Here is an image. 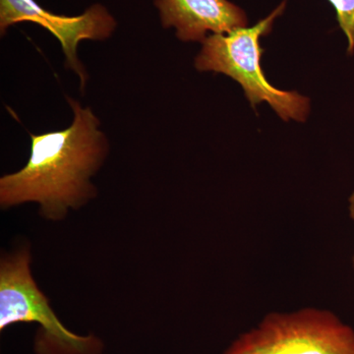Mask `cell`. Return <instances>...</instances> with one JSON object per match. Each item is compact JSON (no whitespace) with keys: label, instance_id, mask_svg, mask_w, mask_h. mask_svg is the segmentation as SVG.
<instances>
[{"label":"cell","instance_id":"cell-5","mask_svg":"<svg viewBox=\"0 0 354 354\" xmlns=\"http://www.w3.org/2000/svg\"><path fill=\"white\" fill-rule=\"evenodd\" d=\"M21 22L36 23L59 41L68 68L76 72L85 87L87 74L77 57L78 44L84 39L102 41L109 38L116 22L106 8L95 4L79 16L57 15L46 11L35 0H0V31Z\"/></svg>","mask_w":354,"mask_h":354},{"label":"cell","instance_id":"cell-7","mask_svg":"<svg viewBox=\"0 0 354 354\" xmlns=\"http://www.w3.org/2000/svg\"><path fill=\"white\" fill-rule=\"evenodd\" d=\"M337 12V20L348 39V53L354 51V0H329Z\"/></svg>","mask_w":354,"mask_h":354},{"label":"cell","instance_id":"cell-4","mask_svg":"<svg viewBox=\"0 0 354 354\" xmlns=\"http://www.w3.org/2000/svg\"><path fill=\"white\" fill-rule=\"evenodd\" d=\"M223 354H354V329L329 310L272 312Z\"/></svg>","mask_w":354,"mask_h":354},{"label":"cell","instance_id":"cell-8","mask_svg":"<svg viewBox=\"0 0 354 354\" xmlns=\"http://www.w3.org/2000/svg\"><path fill=\"white\" fill-rule=\"evenodd\" d=\"M348 212L349 216H351V220H353L354 223V192L351 195V197L348 198ZM353 267L354 269V254L353 256Z\"/></svg>","mask_w":354,"mask_h":354},{"label":"cell","instance_id":"cell-6","mask_svg":"<svg viewBox=\"0 0 354 354\" xmlns=\"http://www.w3.org/2000/svg\"><path fill=\"white\" fill-rule=\"evenodd\" d=\"M165 28L184 41H203L209 32L225 34L247 26L246 14L228 0H155Z\"/></svg>","mask_w":354,"mask_h":354},{"label":"cell","instance_id":"cell-3","mask_svg":"<svg viewBox=\"0 0 354 354\" xmlns=\"http://www.w3.org/2000/svg\"><path fill=\"white\" fill-rule=\"evenodd\" d=\"M16 323L39 324L35 341L38 354L102 353V342L95 335L74 334L58 320L32 279L27 248L6 256L0 264V330Z\"/></svg>","mask_w":354,"mask_h":354},{"label":"cell","instance_id":"cell-1","mask_svg":"<svg viewBox=\"0 0 354 354\" xmlns=\"http://www.w3.org/2000/svg\"><path fill=\"white\" fill-rule=\"evenodd\" d=\"M67 100L74 113L71 125L59 131L31 134L27 165L0 179L3 208L37 202L46 218L57 221L93 196L90 178L106 158L108 140L92 109Z\"/></svg>","mask_w":354,"mask_h":354},{"label":"cell","instance_id":"cell-2","mask_svg":"<svg viewBox=\"0 0 354 354\" xmlns=\"http://www.w3.org/2000/svg\"><path fill=\"white\" fill-rule=\"evenodd\" d=\"M286 1L267 18L251 28H239L225 34H212L203 41L202 50L195 59L199 71L223 73L237 81L255 108L266 102L285 121L304 122L309 113L310 102L297 92L279 90L268 82L261 68V37L270 34L274 20L285 11Z\"/></svg>","mask_w":354,"mask_h":354}]
</instances>
